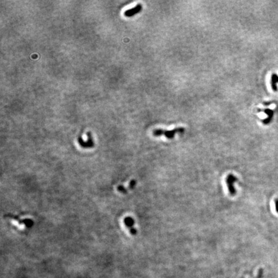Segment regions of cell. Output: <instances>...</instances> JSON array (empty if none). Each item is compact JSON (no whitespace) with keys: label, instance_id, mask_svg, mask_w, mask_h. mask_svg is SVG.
Wrapping results in <instances>:
<instances>
[{"label":"cell","instance_id":"ba28073f","mask_svg":"<svg viewBox=\"0 0 278 278\" xmlns=\"http://www.w3.org/2000/svg\"><path fill=\"white\" fill-rule=\"evenodd\" d=\"M276 209L277 212L278 213V200H276Z\"/></svg>","mask_w":278,"mask_h":278},{"label":"cell","instance_id":"277c9868","mask_svg":"<svg viewBox=\"0 0 278 278\" xmlns=\"http://www.w3.org/2000/svg\"><path fill=\"white\" fill-rule=\"evenodd\" d=\"M87 136H88V140L87 141V142H84L80 137L79 138L78 140H79V144L83 148H92V147H93V141L92 140V136H91L90 132H88L87 133Z\"/></svg>","mask_w":278,"mask_h":278},{"label":"cell","instance_id":"5b68a950","mask_svg":"<svg viewBox=\"0 0 278 278\" xmlns=\"http://www.w3.org/2000/svg\"><path fill=\"white\" fill-rule=\"evenodd\" d=\"M124 222H125L126 225L128 227H129V228H130V232H131V233L132 234H133V235L136 234V231L135 230V229L133 228V227H132L135 224L134 220H133V218H131V217H127V218H125Z\"/></svg>","mask_w":278,"mask_h":278},{"label":"cell","instance_id":"7a4b0ae2","mask_svg":"<svg viewBox=\"0 0 278 278\" xmlns=\"http://www.w3.org/2000/svg\"><path fill=\"white\" fill-rule=\"evenodd\" d=\"M237 181V177H236V176L232 174H229L226 177V184L227 185V188H228L229 193L231 196H234L236 193V189L234 187V184Z\"/></svg>","mask_w":278,"mask_h":278},{"label":"cell","instance_id":"8992f818","mask_svg":"<svg viewBox=\"0 0 278 278\" xmlns=\"http://www.w3.org/2000/svg\"><path fill=\"white\" fill-rule=\"evenodd\" d=\"M118 190L119 191H120V192H122V193H126V191L123 186H119L118 187Z\"/></svg>","mask_w":278,"mask_h":278},{"label":"cell","instance_id":"52a82bcc","mask_svg":"<svg viewBox=\"0 0 278 278\" xmlns=\"http://www.w3.org/2000/svg\"><path fill=\"white\" fill-rule=\"evenodd\" d=\"M135 183H136L135 180H132V181L131 182V183H130V188H131V189H133V188H134L135 185Z\"/></svg>","mask_w":278,"mask_h":278},{"label":"cell","instance_id":"3957f363","mask_svg":"<svg viewBox=\"0 0 278 278\" xmlns=\"http://www.w3.org/2000/svg\"><path fill=\"white\" fill-rule=\"evenodd\" d=\"M142 5L138 4L137 5H136L135 7L132 8L131 9H129V10H127V11H125L124 16L126 17H131V16H134V15L139 13L141 11V10H142Z\"/></svg>","mask_w":278,"mask_h":278},{"label":"cell","instance_id":"6da1fadb","mask_svg":"<svg viewBox=\"0 0 278 278\" xmlns=\"http://www.w3.org/2000/svg\"><path fill=\"white\" fill-rule=\"evenodd\" d=\"M184 131L185 129L184 128H175L171 131L157 129H155L153 131V134L155 136H159L162 135H164L166 138L171 139L174 138V136L176 135V133H182L184 132Z\"/></svg>","mask_w":278,"mask_h":278}]
</instances>
